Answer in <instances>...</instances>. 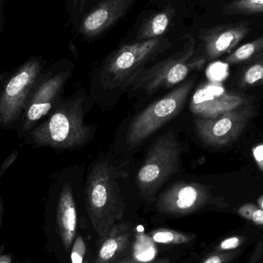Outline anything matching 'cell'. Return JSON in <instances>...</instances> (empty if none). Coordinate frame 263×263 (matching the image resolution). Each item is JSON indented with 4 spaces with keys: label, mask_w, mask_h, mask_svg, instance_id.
<instances>
[{
    "label": "cell",
    "mask_w": 263,
    "mask_h": 263,
    "mask_svg": "<svg viewBox=\"0 0 263 263\" xmlns=\"http://www.w3.org/2000/svg\"><path fill=\"white\" fill-rule=\"evenodd\" d=\"M127 164L116 159L109 152L99 156L85 174V205L100 239L124 216V187L130 177Z\"/></svg>",
    "instance_id": "cell-1"
},
{
    "label": "cell",
    "mask_w": 263,
    "mask_h": 263,
    "mask_svg": "<svg viewBox=\"0 0 263 263\" xmlns=\"http://www.w3.org/2000/svg\"><path fill=\"white\" fill-rule=\"evenodd\" d=\"M171 46L170 40L159 37L120 46L96 71L94 92L106 103H114L115 98L126 92L133 80Z\"/></svg>",
    "instance_id": "cell-2"
},
{
    "label": "cell",
    "mask_w": 263,
    "mask_h": 263,
    "mask_svg": "<svg viewBox=\"0 0 263 263\" xmlns=\"http://www.w3.org/2000/svg\"><path fill=\"white\" fill-rule=\"evenodd\" d=\"M86 103L87 95L84 90L61 100L49 118L34 130V144L72 149L89 143L95 129L85 123Z\"/></svg>",
    "instance_id": "cell-3"
},
{
    "label": "cell",
    "mask_w": 263,
    "mask_h": 263,
    "mask_svg": "<svg viewBox=\"0 0 263 263\" xmlns=\"http://www.w3.org/2000/svg\"><path fill=\"white\" fill-rule=\"evenodd\" d=\"M196 43L191 35L185 37L182 48L158 60L142 71L126 90L130 99H145L159 91L176 87L190 72L200 69L205 57H195Z\"/></svg>",
    "instance_id": "cell-4"
},
{
    "label": "cell",
    "mask_w": 263,
    "mask_h": 263,
    "mask_svg": "<svg viewBox=\"0 0 263 263\" xmlns=\"http://www.w3.org/2000/svg\"><path fill=\"white\" fill-rule=\"evenodd\" d=\"M182 153L181 143L173 132L161 135L153 142L135 179L142 199L150 203L156 201L162 185L180 172Z\"/></svg>",
    "instance_id": "cell-5"
},
{
    "label": "cell",
    "mask_w": 263,
    "mask_h": 263,
    "mask_svg": "<svg viewBox=\"0 0 263 263\" xmlns=\"http://www.w3.org/2000/svg\"><path fill=\"white\" fill-rule=\"evenodd\" d=\"M195 82V77L185 80L132 119L124 136V146L126 151L132 152L140 146L146 139L183 109Z\"/></svg>",
    "instance_id": "cell-6"
},
{
    "label": "cell",
    "mask_w": 263,
    "mask_h": 263,
    "mask_svg": "<svg viewBox=\"0 0 263 263\" xmlns=\"http://www.w3.org/2000/svg\"><path fill=\"white\" fill-rule=\"evenodd\" d=\"M256 108L249 103L215 118H198L195 128L201 140L212 147H223L239 139L252 119Z\"/></svg>",
    "instance_id": "cell-7"
},
{
    "label": "cell",
    "mask_w": 263,
    "mask_h": 263,
    "mask_svg": "<svg viewBox=\"0 0 263 263\" xmlns=\"http://www.w3.org/2000/svg\"><path fill=\"white\" fill-rule=\"evenodd\" d=\"M213 200L210 185L182 179L172 182L158 195L156 207L165 216H182L200 210Z\"/></svg>",
    "instance_id": "cell-8"
},
{
    "label": "cell",
    "mask_w": 263,
    "mask_h": 263,
    "mask_svg": "<svg viewBox=\"0 0 263 263\" xmlns=\"http://www.w3.org/2000/svg\"><path fill=\"white\" fill-rule=\"evenodd\" d=\"M42 63L30 60L10 78L0 96V122L5 126L20 118L26 103L40 80Z\"/></svg>",
    "instance_id": "cell-9"
},
{
    "label": "cell",
    "mask_w": 263,
    "mask_h": 263,
    "mask_svg": "<svg viewBox=\"0 0 263 263\" xmlns=\"http://www.w3.org/2000/svg\"><path fill=\"white\" fill-rule=\"evenodd\" d=\"M85 170L76 166L63 179L58 195L57 220L63 247L69 252L76 239L77 231V208L76 192L85 180Z\"/></svg>",
    "instance_id": "cell-10"
},
{
    "label": "cell",
    "mask_w": 263,
    "mask_h": 263,
    "mask_svg": "<svg viewBox=\"0 0 263 263\" xmlns=\"http://www.w3.org/2000/svg\"><path fill=\"white\" fill-rule=\"evenodd\" d=\"M72 69L66 68L50 74L39 82L26 107L23 129L27 131L35 122L47 115L61 101L60 96Z\"/></svg>",
    "instance_id": "cell-11"
},
{
    "label": "cell",
    "mask_w": 263,
    "mask_h": 263,
    "mask_svg": "<svg viewBox=\"0 0 263 263\" xmlns=\"http://www.w3.org/2000/svg\"><path fill=\"white\" fill-rule=\"evenodd\" d=\"M133 0H103L83 16L79 33L95 38L115 24L127 12Z\"/></svg>",
    "instance_id": "cell-12"
},
{
    "label": "cell",
    "mask_w": 263,
    "mask_h": 263,
    "mask_svg": "<svg viewBox=\"0 0 263 263\" xmlns=\"http://www.w3.org/2000/svg\"><path fill=\"white\" fill-rule=\"evenodd\" d=\"M249 23H230L204 31L201 40L204 46L205 60H213L234 49L249 33Z\"/></svg>",
    "instance_id": "cell-13"
},
{
    "label": "cell",
    "mask_w": 263,
    "mask_h": 263,
    "mask_svg": "<svg viewBox=\"0 0 263 263\" xmlns=\"http://www.w3.org/2000/svg\"><path fill=\"white\" fill-rule=\"evenodd\" d=\"M134 230L129 222H119L101 238L98 253L92 263H117L132 251Z\"/></svg>",
    "instance_id": "cell-14"
},
{
    "label": "cell",
    "mask_w": 263,
    "mask_h": 263,
    "mask_svg": "<svg viewBox=\"0 0 263 263\" xmlns=\"http://www.w3.org/2000/svg\"><path fill=\"white\" fill-rule=\"evenodd\" d=\"M247 97L238 94L209 95L206 88L199 89L190 103L192 112L199 118H215L247 104Z\"/></svg>",
    "instance_id": "cell-15"
},
{
    "label": "cell",
    "mask_w": 263,
    "mask_h": 263,
    "mask_svg": "<svg viewBox=\"0 0 263 263\" xmlns=\"http://www.w3.org/2000/svg\"><path fill=\"white\" fill-rule=\"evenodd\" d=\"M174 14V9L168 7L148 18L139 29L136 42L146 41L162 37L170 26Z\"/></svg>",
    "instance_id": "cell-16"
},
{
    "label": "cell",
    "mask_w": 263,
    "mask_h": 263,
    "mask_svg": "<svg viewBox=\"0 0 263 263\" xmlns=\"http://www.w3.org/2000/svg\"><path fill=\"white\" fill-rule=\"evenodd\" d=\"M262 51H263V35L253 41L249 42L239 46L237 49L230 53L225 59V62L230 65L237 64V63H242L254 58Z\"/></svg>",
    "instance_id": "cell-17"
},
{
    "label": "cell",
    "mask_w": 263,
    "mask_h": 263,
    "mask_svg": "<svg viewBox=\"0 0 263 263\" xmlns=\"http://www.w3.org/2000/svg\"><path fill=\"white\" fill-rule=\"evenodd\" d=\"M150 238L153 242L165 245H182L194 240L196 236L175 230L159 229L151 232Z\"/></svg>",
    "instance_id": "cell-18"
},
{
    "label": "cell",
    "mask_w": 263,
    "mask_h": 263,
    "mask_svg": "<svg viewBox=\"0 0 263 263\" xmlns=\"http://www.w3.org/2000/svg\"><path fill=\"white\" fill-rule=\"evenodd\" d=\"M228 15H253L263 13V0H233L224 8Z\"/></svg>",
    "instance_id": "cell-19"
},
{
    "label": "cell",
    "mask_w": 263,
    "mask_h": 263,
    "mask_svg": "<svg viewBox=\"0 0 263 263\" xmlns=\"http://www.w3.org/2000/svg\"><path fill=\"white\" fill-rule=\"evenodd\" d=\"M263 83V57H255L242 73L240 84L242 87L259 86Z\"/></svg>",
    "instance_id": "cell-20"
},
{
    "label": "cell",
    "mask_w": 263,
    "mask_h": 263,
    "mask_svg": "<svg viewBox=\"0 0 263 263\" xmlns=\"http://www.w3.org/2000/svg\"><path fill=\"white\" fill-rule=\"evenodd\" d=\"M86 254V244L83 238L79 236L76 238L71 250V261L72 263H83Z\"/></svg>",
    "instance_id": "cell-21"
},
{
    "label": "cell",
    "mask_w": 263,
    "mask_h": 263,
    "mask_svg": "<svg viewBox=\"0 0 263 263\" xmlns=\"http://www.w3.org/2000/svg\"><path fill=\"white\" fill-rule=\"evenodd\" d=\"M242 241V238L239 237V236L227 238L219 244V250L221 251H230V250H236L241 245Z\"/></svg>",
    "instance_id": "cell-22"
},
{
    "label": "cell",
    "mask_w": 263,
    "mask_h": 263,
    "mask_svg": "<svg viewBox=\"0 0 263 263\" xmlns=\"http://www.w3.org/2000/svg\"><path fill=\"white\" fill-rule=\"evenodd\" d=\"M253 157L259 170L263 172V143L256 145L253 148Z\"/></svg>",
    "instance_id": "cell-23"
},
{
    "label": "cell",
    "mask_w": 263,
    "mask_h": 263,
    "mask_svg": "<svg viewBox=\"0 0 263 263\" xmlns=\"http://www.w3.org/2000/svg\"><path fill=\"white\" fill-rule=\"evenodd\" d=\"M230 255L223 254V253H216L207 258L202 263H226L230 259Z\"/></svg>",
    "instance_id": "cell-24"
},
{
    "label": "cell",
    "mask_w": 263,
    "mask_h": 263,
    "mask_svg": "<svg viewBox=\"0 0 263 263\" xmlns=\"http://www.w3.org/2000/svg\"><path fill=\"white\" fill-rule=\"evenodd\" d=\"M251 221L257 225L263 226V210L255 205L252 214Z\"/></svg>",
    "instance_id": "cell-25"
},
{
    "label": "cell",
    "mask_w": 263,
    "mask_h": 263,
    "mask_svg": "<svg viewBox=\"0 0 263 263\" xmlns=\"http://www.w3.org/2000/svg\"><path fill=\"white\" fill-rule=\"evenodd\" d=\"M87 1L88 0H73V6L77 16H79L82 13Z\"/></svg>",
    "instance_id": "cell-26"
},
{
    "label": "cell",
    "mask_w": 263,
    "mask_h": 263,
    "mask_svg": "<svg viewBox=\"0 0 263 263\" xmlns=\"http://www.w3.org/2000/svg\"><path fill=\"white\" fill-rule=\"evenodd\" d=\"M117 263H140L135 257L133 251H131L127 256H125L123 259Z\"/></svg>",
    "instance_id": "cell-27"
},
{
    "label": "cell",
    "mask_w": 263,
    "mask_h": 263,
    "mask_svg": "<svg viewBox=\"0 0 263 263\" xmlns=\"http://www.w3.org/2000/svg\"><path fill=\"white\" fill-rule=\"evenodd\" d=\"M0 263H12V259L10 256L3 255V256H0Z\"/></svg>",
    "instance_id": "cell-28"
},
{
    "label": "cell",
    "mask_w": 263,
    "mask_h": 263,
    "mask_svg": "<svg viewBox=\"0 0 263 263\" xmlns=\"http://www.w3.org/2000/svg\"><path fill=\"white\" fill-rule=\"evenodd\" d=\"M148 263H171V262L167 259H159Z\"/></svg>",
    "instance_id": "cell-29"
},
{
    "label": "cell",
    "mask_w": 263,
    "mask_h": 263,
    "mask_svg": "<svg viewBox=\"0 0 263 263\" xmlns=\"http://www.w3.org/2000/svg\"><path fill=\"white\" fill-rule=\"evenodd\" d=\"M258 204H259V208L263 210V195L259 199H258Z\"/></svg>",
    "instance_id": "cell-30"
},
{
    "label": "cell",
    "mask_w": 263,
    "mask_h": 263,
    "mask_svg": "<svg viewBox=\"0 0 263 263\" xmlns=\"http://www.w3.org/2000/svg\"><path fill=\"white\" fill-rule=\"evenodd\" d=\"M263 57V51H262V52H261L260 53L258 54V55H256V57ZM254 58H255V57H254Z\"/></svg>",
    "instance_id": "cell-31"
},
{
    "label": "cell",
    "mask_w": 263,
    "mask_h": 263,
    "mask_svg": "<svg viewBox=\"0 0 263 263\" xmlns=\"http://www.w3.org/2000/svg\"><path fill=\"white\" fill-rule=\"evenodd\" d=\"M0 6H1V0H0Z\"/></svg>",
    "instance_id": "cell-32"
}]
</instances>
